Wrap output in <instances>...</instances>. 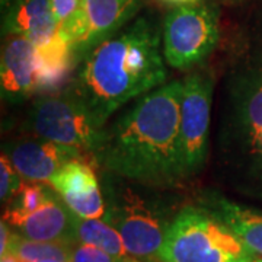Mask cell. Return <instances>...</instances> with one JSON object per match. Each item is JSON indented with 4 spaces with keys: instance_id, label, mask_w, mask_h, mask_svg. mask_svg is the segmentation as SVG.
<instances>
[{
    "instance_id": "cell-1",
    "label": "cell",
    "mask_w": 262,
    "mask_h": 262,
    "mask_svg": "<svg viewBox=\"0 0 262 262\" xmlns=\"http://www.w3.org/2000/svg\"><path fill=\"white\" fill-rule=\"evenodd\" d=\"M184 82L173 80L143 95L105 127L91 159L102 172L156 188L185 179L179 113Z\"/></svg>"
},
{
    "instance_id": "cell-2",
    "label": "cell",
    "mask_w": 262,
    "mask_h": 262,
    "mask_svg": "<svg viewBox=\"0 0 262 262\" xmlns=\"http://www.w3.org/2000/svg\"><path fill=\"white\" fill-rule=\"evenodd\" d=\"M162 32L155 19H136L80 60L77 75L67 89L99 125L105 127L122 105L165 84Z\"/></svg>"
},
{
    "instance_id": "cell-3",
    "label": "cell",
    "mask_w": 262,
    "mask_h": 262,
    "mask_svg": "<svg viewBox=\"0 0 262 262\" xmlns=\"http://www.w3.org/2000/svg\"><path fill=\"white\" fill-rule=\"evenodd\" d=\"M105 214L102 220L121 236L128 255L159 262L158 253L177 213L159 189L102 172Z\"/></svg>"
},
{
    "instance_id": "cell-4",
    "label": "cell",
    "mask_w": 262,
    "mask_h": 262,
    "mask_svg": "<svg viewBox=\"0 0 262 262\" xmlns=\"http://www.w3.org/2000/svg\"><path fill=\"white\" fill-rule=\"evenodd\" d=\"M258 255L201 206H185L169 225L159 262H251Z\"/></svg>"
},
{
    "instance_id": "cell-5",
    "label": "cell",
    "mask_w": 262,
    "mask_h": 262,
    "mask_svg": "<svg viewBox=\"0 0 262 262\" xmlns=\"http://www.w3.org/2000/svg\"><path fill=\"white\" fill-rule=\"evenodd\" d=\"M226 64L219 147L262 130V54H236Z\"/></svg>"
},
{
    "instance_id": "cell-6",
    "label": "cell",
    "mask_w": 262,
    "mask_h": 262,
    "mask_svg": "<svg viewBox=\"0 0 262 262\" xmlns=\"http://www.w3.org/2000/svg\"><path fill=\"white\" fill-rule=\"evenodd\" d=\"M27 125L38 139L83 150L89 158L106 127L95 121L92 114L69 89L37 99L29 110Z\"/></svg>"
},
{
    "instance_id": "cell-7",
    "label": "cell",
    "mask_w": 262,
    "mask_h": 262,
    "mask_svg": "<svg viewBox=\"0 0 262 262\" xmlns=\"http://www.w3.org/2000/svg\"><path fill=\"white\" fill-rule=\"evenodd\" d=\"M220 38L219 12L211 3H184L170 10L163 24V56L170 67L189 70L203 63Z\"/></svg>"
},
{
    "instance_id": "cell-8",
    "label": "cell",
    "mask_w": 262,
    "mask_h": 262,
    "mask_svg": "<svg viewBox=\"0 0 262 262\" xmlns=\"http://www.w3.org/2000/svg\"><path fill=\"white\" fill-rule=\"evenodd\" d=\"M140 6L141 0H80L79 9L58 25L57 35L80 63L92 48L124 28Z\"/></svg>"
},
{
    "instance_id": "cell-9",
    "label": "cell",
    "mask_w": 262,
    "mask_h": 262,
    "mask_svg": "<svg viewBox=\"0 0 262 262\" xmlns=\"http://www.w3.org/2000/svg\"><path fill=\"white\" fill-rule=\"evenodd\" d=\"M213 91V79L206 73H194L184 80L179 137L187 178L204 168L208 158Z\"/></svg>"
},
{
    "instance_id": "cell-10",
    "label": "cell",
    "mask_w": 262,
    "mask_h": 262,
    "mask_svg": "<svg viewBox=\"0 0 262 262\" xmlns=\"http://www.w3.org/2000/svg\"><path fill=\"white\" fill-rule=\"evenodd\" d=\"M3 155L9 158L20 177L29 182H48L72 160H91L83 150L46 139L16 141L5 147Z\"/></svg>"
},
{
    "instance_id": "cell-11",
    "label": "cell",
    "mask_w": 262,
    "mask_h": 262,
    "mask_svg": "<svg viewBox=\"0 0 262 262\" xmlns=\"http://www.w3.org/2000/svg\"><path fill=\"white\" fill-rule=\"evenodd\" d=\"M66 206L82 219H102L105 200L98 177L88 160H72L48 181Z\"/></svg>"
},
{
    "instance_id": "cell-12",
    "label": "cell",
    "mask_w": 262,
    "mask_h": 262,
    "mask_svg": "<svg viewBox=\"0 0 262 262\" xmlns=\"http://www.w3.org/2000/svg\"><path fill=\"white\" fill-rule=\"evenodd\" d=\"M37 47L20 35H10L2 51L0 86L2 98L19 103L37 94Z\"/></svg>"
},
{
    "instance_id": "cell-13",
    "label": "cell",
    "mask_w": 262,
    "mask_h": 262,
    "mask_svg": "<svg viewBox=\"0 0 262 262\" xmlns=\"http://www.w3.org/2000/svg\"><path fill=\"white\" fill-rule=\"evenodd\" d=\"M227 184L246 195L262 198V130L220 147Z\"/></svg>"
},
{
    "instance_id": "cell-14",
    "label": "cell",
    "mask_w": 262,
    "mask_h": 262,
    "mask_svg": "<svg viewBox=\"0 0 262 262\" xmlns=\"http://www.w3.org/2000/svg\"><path fill=\"white\" fill-rule=\"evenodd\" d=\"M58 24L50 0H10L3 16V34L20 35L35 47H42L57 37Z\"/></svg>"
},
{
    "instance_id": "cell-15",
    "label": "cell",
    "mask_w": 262,
    "mask_h": 262,
    "mask_svg": "<svg viewBox=\"0 0 262 262\" xmlns=\"http://www.w3.org/2000/svg\"><path fill=\"white\" fill-rule=\"evenodd\" d=\"M73 217L75 213L66 206L63 198L54 191L44 206L24 219L13 229L16 233L31 241L76 245Z\"/></svg>"
},
{
    "instance_id": "cell-16",
    "label": "cell",
    "mask_w": 262,
    "mask_h": 262,
    "mask_svg": "<svg viewBox=\"0 0 262 262\" xmlns=\"http://www.w3.org/2000/svg\"><path fill=\"white\" fill-rule=\"evenodd\" d=\"M200 206L222 220L255 255L262 256V213L241 206L220 192L206 191Z\"/></svg>"
},
{
    "instance_id": "cell-17",
    "label": "cell",
    "mask_w": 262,
    "mask_h": 262,
    "mask_svg": "<svg viewBox=\"0 0 262 262\" xmlns=\"http://www.w3.org/2000/svg\"><path fill=\"white\" fill-rule=\"evenodd\" d=\"M38 80L37 94L51 95L61 92L76 60L70 47L57 35L51 42L37 47Z\"/></svg>"
},
{
    "instance_id": "cell-18",
    "label": "cell",
    "mask_w": 262,
    "mask_h": 262,
    "mask_svg": "<svg viewBox=\"0 0 262 262\" xmlns=\"http://www.w3.org/2000/svg\"><path fill=\"white\" fill-rule=\"evenodd\" d=\"M73 233L76 244L92 245L118 258L128 255L121 236L102 219H82L75 214Z\"/></svg>"
},
{
    "instance_id": "cell-19",
    "label": "cell",
    "mask_w": 262,
    "mask_h": 262,
    "mask_svg": "<svg viewBox=\"0 0 262 262\" xmlns=\"http://www.w3.org/2000/svg\"><path fill=\"white\" fill-rule=\"evenodd\" d=\"M75 245L64 242H39L31 241L19 233H12L6 255H15L20 259L28 262H39L42 259H58V261H70L72 249Z\"/></svg>"
},
{
    "instance_id": "cell-20",
    "label": "cell",
    "mask_w": 262,
    "mask_h": 262,
    "mask_svg": "<svg viewBox=\"0 0 262 262\" xmlns=\"http://www.w3.org/2000/svg\"><path fill=\"white\" fill-rule=\"evenodd\" d=\"M54 192L53 187L48 184L44 185L42 182H28L24 184L9 201V207L3 215V220L12 227L16 226L27 219L29 214L35 213L39 207H42L50 195Z\"/></svg>"
},
{
    "instance_id": "cell-21",
    "label": "cell",
    "mask_w": 262,
    "mask_h": 262,
    "mask_svg": "<svg viewBox=\"0 0 262 262\" xmlns=\"http://www.w3.org/2000/svg\"><path fill=\"white\" fill-rule=\"evenodd\" d=\"M22 177L6 155H2L0 160V200L9 203L24 185Z\"/></svg>"
},
{
    "instance_id": "cell-22",
    "label": "cell",
    "mask_w": 262,
    "mask_h": 262,
    "mask_svg": "<svg viewBox=\"0 0 262 262\" xmlns=\"http://www.w3.org/2000/svg\"><path fill=\"white\" fill-rule=\"evenodd\" d=\"M50 6L57 24L60 25L63 20L70 18L80 6V0H50Z\"/></svg>"
},
{
    "instance_id": "cell-23",
    "label": "cell",
    "mask_w": 262,
    "mask_h": 262,
    "mask_svg": "<svg viewBox=\"0 0 262 262\" xmlns=\"http://www.w3.org/2000/svg\"><path fill=\"white\" fill-rule=\"evenodd\" d=\"M0 256H5L6 251H8V246H9L10 237H12V232H10V226L2 219V223H0Z\"/></svg>"
},
{
    "instance_id": "cell-24",
    "label": "cell",
    "mask_w": 262,
    "mask_h": 262,
    "mask_svg": "<svg viewBox=\"0 0 262 262\" xmlns=\"http://www.w3.org/2000/svg\"><path fill=\"white\" fill-rule=\"evenodd\" d=\"M2 262H28V261H24V259H20L18 256H15V255H5V256H2Z\"/></svg>"
},
{
    "instance_id": "cell-25",
    "label": "cell",
    "mask_w": 262,
    "mask_h": 262,
    "mask_svg": "<svg viewBox=\"0 0 262 262\" xmlns=\"http://www.w3.org/2000/svg\"><path fill=\"white\" fill-rule=\"evenodd\" d=\"M168 2H172V3H181V5H184V3H194L196 0H168Z\"/></svg>"
},
{
    "instance_id": "cell-26",
    "label": "cell",
    "mask_w": 262,
    "mask_h": 262,
    "mask_svg": "<svg viewBox=\"0 0 262 262\" xmlns=\"http://www.w3.org/2000/svg\"><path fill=\"white\" fill-rule=\"evenodd\" d=\"M39 262H64V261H58V259H42Z\"/></svg>"
},
{
    "instance_id": "cell-27",
    "label": "cell",
    "mask_w": 262,
    "mask_h": 262,
    "mask_svg": "<svg viewBox=\"0 0 262 262\" xmlns=\"http://www.w3.org/2000/svg\"><path fill=\"white\" fill-rule=\"evenodd\" d=\"M251 262H262V256H258V258H255V259Z\"/></svg>"
}]
</instances>
